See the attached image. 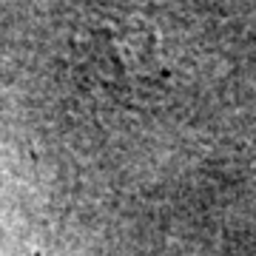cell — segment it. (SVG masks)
Here are the masks:
<instances>
[{"mask_svg":"<svg viewBox=\"0 0 256 256\" xmlns=\"http://www.w3.org/2000/svg\"><path fill=\"white\" fill-rule=\"evenodd\" d=\"M97 52L92 60L102 74H108L111 88L140 92L156 86V40L151 28L128 20V23H108L92 34Z\"/></svg>","mask_w":256,"mask_h":256,"instance_id":"1","label":"cell"}]
</instances>
